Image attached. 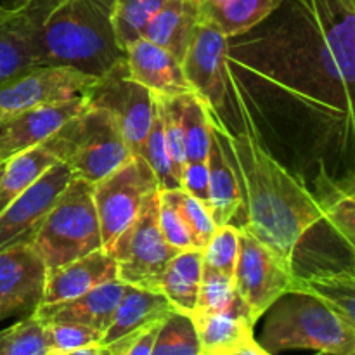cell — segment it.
<instances>
[{
  "label": "cell",
  "instance_id": "cell-11",
  "mask_svg": "<svg viewBox=\"0 0 355 355\" xmlns=\"http://www.w3.org/2000/svg\"><path fill=\"white\" fill-rule=\"evenodd\" d=\"M229 38L214 24L200 19L182 59V69L193 92L210 111L220 113L229 94Z\"/></svg>",
  "mask_w": 355,
  "mask_h": 355
},
{
  "label": "cell",
  "instance_id": "cell-5",
  "mask_svg": "<svg viewBox=\"0 0 355 355\" xmlns=\"http://www.w3.org/2000/svg\"><path fill=\"white\" fill-rule=\"evenodd\" d=\"M51 139L59 162L68 165L73 177L89 184H96L132 156L113 116L89 103Z\"/></svg>",
  "mask_w": 355,
  "mask_h": 355
},
{
  "label": "cell",
  "instance_id": "cell-26",
  "mask_svg": "<svg viewBox=\"0 0 355 355\" xmlns=\"http://www.w3.org/2000/svg\"><path fill=\"white\" fill-rule=\"evenodd\" d=\"M315 200L322 210V220L328 222L333 231L340 236L347 245L350 253L355 246V198H354V179L347 180L329 179L321 170L315 182Z\"/></svg>",
  "mask_w": 355,
  "mask_h": 355
},
{
  "label": "cell",
  "instance_id": "cell-39",
  "mask_svg": "<svg viewBox=\"0 0 355 355\" xmlns=\"http://www.w3.org/2000/svg\"><path fill=\"white\" fill-rule=\"evenodd\" d=\"M163 319H158V321L151 322V324L116 340L114 343L106 345L111 355H151L153 343H155V338L158 335V329L162 326Z\"/></svg>",
  "mask_w": 355,
  "mask_h": 355
},
{
  "label": "cell",
  "instance_id": "cell-8",
  "mask_svg": "<svg viewBox=\"0 0 355 355\" xmlns=\"http://www.w3.org/2000/svg\"><path fill=\"white\" fill-rule=\"evenodd\" d=\"M83 96L87 103L103 107L113 116L130 155H141L155 121L156 103L155 96L132 78L127 59H121L106 75L97 78Z\"/></svg>",
  "mask_w": 355,
  "mask_h": 355
},
{
  "label": "cell",
  "instance_id": "cell-22",
  "mask_svg": "<svg viewBox=\"0 0 355 355\" xmlns=\"http://www.w3.org/2000/svg\"><path fill=\"white\" fill-rule=\"evenodd\" d=\"M291 293L318 298L355 326V274L352 266L342 269H315L307 276L297 272Z\"/></svg>",
  "mask_w": 355,
  "mask_h": 355
},
{
  "label": "cell",
  "instance_id": "cell-44",
  "mask_svg": "<svg viewBox=\"0 0 355 355\" xmlns=\"http://www.w3.org/2000/svg\"><path fill=\"white\" fill-rule=\"evenodd\" d=\"M200 355H222V354H200Z\"/></svg>",
  "mask_w": 355,
  "mask_h": 355
},
{
  "label": "cell",
  "instance_id": "cell-45",
  "mask_svg": "<svg viewBox=\"0 0 355 355\" xmlns=\"http://www.w3.org/2000/svg\"><path fill=\"white\" fill-rule=\"evenodd\" d=\"M45 355H61V354H51V352H47Z\"/></svg>",
  "mask_w": 355,
  "mask_h": 355
},
{
  "label": "cell",
  "instance_id": "cell-6",
  "mask_svg": "<svg viewBox=\"0 0 355 355\" xmlns=\"http://www.w3.org/2000/svg\"><path fill=\"white\" fill-rule=\"evenodd\" d=\"M158 211L159 189L146 198L137 217L106 248L116 263L118 281L123 284L158 291L165 267L179 253L163 238Z\"/></svg>",
  "mask_w": 355,
  "mask_h": 355
},
{
  "label": "cell",
  "instance_id": "cell-34",
  "mask_svg": "<svg viewBox=\"0 0 355 355\" xmlns=\"http://www.w3.org/2000/svg\"><path fill=\"white\" fill-rule=\"evenodd\" d=\"M139 156L144 158L151 172L155 173L159 191L179 189L180 182L177 180L175 173H173L168 149H166L165 134H163L162 118H159L158 111L155 113V121H153L151 128H149V134L146 137L144 144H142L141 155Z\"/></svg>",
  "mask_w": 355,
  "mask_h": 355
},
{
  "label": "cell",
  "instance_id": "cell-24",
  "mask_svg": "<svg viewBox=\"0 0 355 355\" xmlns=\"http://www.w3.org/2000/svg\"><path fill=\"white\" fill-rule=\"evenodd\" d=\"M201 276H203L201 250H184L177 253L165 267L158 291L175 311L193 315L200 295Z\"/></svg>",
  "mask_w": 355,
  "mask_h": 355
},
{
  "label": "cell",
  "instance_id": "cell-2",
  "mask_svg": "<svg viewBox=\"0 0 355 355\" xmlns=\"http://www.w3.org/2000/svg\"><path fill=\"white\" fill-rule=\"evenodd\" d=\"M116 0H58L38 37V66H69L85 75H106L125 59L113 14Z\"/></svg>",
  "mask_w": 355,
  "mask_h": 355
},
{
  "label": "cell",
  "instance_id": "cell-30",
  "mask_svg": "<svg viewBox=\"0 0 355 355\" xmlns=\"http://www.w3.org/2000/svg\"><path fill=\"white\" fill-rule=\"evenodd\" d=\"M243 304L245 302L239 298L238 291H236L232 276H227V274L220 272V270H215L211 267L203 266L200 295H198V304L193 315L227 312Z\"/></svg>",
  "mask_w": 355,
  "mask_h": 355
},
{
  "label": "cell",
  "instance_id": "cell-42",
  "mask_svg": "<svg viewBox=\"0 0 355 355\" xmlns=\"http://www.w3.org/2000/svg\"><path fill=\"white\" fill-rule=\"evenodd\" d=\"M315 355H336V354H328V352H318Z\"/></svg>",
  "mask_w": 355,
  "mask_h": 355
},
{
  "label": "cell",
  "instance_id": "cell-1",
  "mask_svg": "<svg viewBox=\"0 0 355 355\" xmlns=\"http://www.w3.org/2000/svg\"><path fill=\"white\" fill-rule=\"evenodd\" d=\"M241 111L246 128L234 134L222 123L218 113L208 110L211 128L222 142L241 189L246 220L239 227L266 243L284 260L293 262L304 236L322 222V210L304 180L267 151L250 114Z\"/></svg>",
  "mask_w": 355,
  "mask_h": 355
},
{
  "label": "cell",
  "instance_id": "cell-23",
  "mask_svg": "<svg viewBox=\"0 0 355 355\" xmlns=\"http://www.w3.org/2000/svg\"><path fill=\"white\" fill-rule=\"evenodd\" d=\"M193 322L196 326L201 354H220L234 349L252 338L257 324L245 304L218 314L193 315Z\"/></svg>",
  "mask_w": 355,
  "mask_h": 355
},
{
  "label": "cell",
  "instance_id": "cell-14",
  "mask_svg": "<svg viewBox=\"0 0 355 355\" xmlns=\"http://www.w3.org/2000/svg\"><path fill=\"white\" fill-rule=\"evenodd\" d=\"M47 267L30 243L0 250V319L31 315L42 304Z\"/></svg>",
  "mask_w": 355,
  "mask_h": 355
},
{
  "label": "cell",
  "instance_id": "cell-20",
  "mask_svg": "<svg viewBox=\"0 0 355 355\" xmlns=\"http://www.w3.org/2000/svg\"><path fill=\"white\" fill-rule=\"evenodd\" d=\"M210 149L207 156L208 166V211L215 227L231 224L243 207L241 189L234 168L229 163L222 142L210 125Z\"/></svg>",
  "mask_w": 355,
  "mask_h": 355
},
{
  "label": "cell",
  "instance_id": "cell-28",
  "mask_svg": "<svg viewBox=\"0 0 355 355\" xmlns=\"http://www.w3.org/2000/svg\"><path fill=\"white\" fill-rule=\"evenodd\" d=\"M177 99H179L184 141H186L187 163L207 162L211 135L207 106L196 94H184Z\"/></svg>",
  "mask_w": 355,
  "mask_h": 355
},
{
  "label": "cell",
  "instance_id": "cell-35",
  "mask_svg": "<svg viewBox=\"0 0 355 355\" xmlns=\"http://www.w3.org/2000/svg\"><path fill=\"white\" fill-rule=\"evenodd\" d=\"M179 96L175 97H155L156 111L162 118L163 134H165L166 149H168L170 162H172L173 173L180 182L184 166H186V141H184L182 121H180L179 111Z\"/></svg>",
  "mask_w": 355,
  "mask_h": 355
},
{
  "label": "cell",
  "instance_id": "cell-29",
  "mask_svg": "<svg viewBox=\"0 0 355 355\" xmlns=\"http://www.w3.org/2000/svg\"><path fill=\"white\" fill-rule=\"evenodd\" d=\"M201 347L198 340L193 318L184 312L172 311L165 315L158 329L151 355H200Z\"/></svg>",
  "mask_w": 355,
  "mask_h": 355
},
{
  "label": "cell",
  "instance_id": "cell-17",
  "mask_svg": "<svg viewBox=\"0 0 355 355\" xmlns=\"http://www.w3.org/2000/svg\"><path fill=\"white\" fill-rule=\"evenodd\" d=\"M113 279H118L116 263L106 250H96L58 269L47 270L42 304L71 300Z\"/></svg>",
  "mask_w": 355,
  "mask_h": 355
},
{
  "label": "cell",
  "instance_id": "cell-18",
  "mask_svg": "<svg viewBox=\"0 0 355 355\" xmlns=\"http://www.w3.org/2000/svg\"><path fill=\"white\" fill-rule=\"evenodd\" d=\"M123 293V283L118 279L96 286L94 290L59 304H42L33 312L35 318L45 322H76L104 333L110 326L113 312Z\"/></svg>",
  "mask_w": 355,
  "mask_h": 355
},
{
  "label": "cell",
  "instance_id": "cell-38",
  "mask_svg": "<svg viewBox=\"0 0 355 355\" xmlns=\"http://www.w3.org/2000/svg\"><path fill=\"white\" fill-rule=\"evenodd\" d=\"M158 224L163 238H165V241L168 243L173 250H177V252L196 250L194 248L193 238H191L189 231H187L179 210H177L175 205L170 201V198L166 196V194H163L162 191H159Z\"/></svg>",
  "mask_w": 355,
  "mask_h": 355
},
{
  "label": "cell",
  "instance_id": "cell-27",
  "mask_svg": "<svg viewBox=\"0 0 355 355\" xmlns=\"http://www.w3.org/2000/svg\"><path fill=\"white\" fill-rule=\"evenodd\" d=\"M283 0H225L200 19L214 24L224 37L236 38L262 24L281 7Z\"/></svg>",
  "mask_w": 355,
  "mask_h": 355
},
{
  "label": "cell",
  "instance_id": "cell-10",
  "mask_svg": "<svg viewBox=\"0 0 355 355\" xmlns=\"http://www.w3.org/2000/svg\"><path fill=\"white\" fill-rule=\"evenodd\" d=\"M96 80L69 66H33L0 85V120L83 96Z\"/></svg>",
  "mask_w": 355,
  "mask_h": 355
},
{
  "label": "cell",
  "instance_id": "cell-12",
  "mask_svg": "<svg viewBox=\"0 0 355 355\" xmlns=\"http://www.w3.org/2000/svg\"><path fill=\"white\" fill-rule=\"evenodd\" d=\"M58 0H19L0 3V85L38 66V37Z\"/></svg>",
  "mask_w": 355,
  "mask_h": 355
},
{
  "label": "cell",
  "instance_id": "cell-32",
  "mask_svg": "<svg viewBox=\"0 0 355 355\" xmlns=\"http://www.w3.org/2000/svg\"><path fill=\"white\" fill-rule=\"evenodd\" d=\"M47 352L44 324L33 314L0 331V355H45Z\"/></svg>",
  "mask_w": 355,
  "mask_h": 355
},
{
  "label": "cell",
  "instance_id": "cell-4",
  "mask_svg": "<svg viewBox=\"0 0 355 355\" xmlns=\"http://www.w3.org/2000/svg\"><path fill=\"white\" fill-rule=\"evenodd\" d=\"M47 270L103 248L92 184L71 177L33 239Z\"/></svg>",
  "mask_w": 355,
  "mask_h": 355
},
{
  "label": "cell",
  "instance_id": "cell-31",
  "mask_svg": "<svg viewBox=\"0 0 355 355\" xmlns=\"http://www.w3.org/2000/svg\"><path fill=\"white\" fill-rule=\"evenodd\" d=\"M168 0H116L113 23L118 44L125 51L130 42L141 38L146 24Z\"/></svg>",
  "mask_w": 355,
  "mask_h": 355
},
{
  "label": "cell",
  "instance_id": "cell-36",
  "mask_svg": "<svg viewBox=\"0 0 355 355\" xmlns=\"http://www.w3.org/2000/svg\"><path fill=\"white\" fill-rule=\"evenodd\" d=\"M44 329L51 354H69L83 347L96 345L103 338L101 331L76 322H45Z\"/></svg>",
  "mask_w": 355,
  "mask_h": 355
},
{
  "label": "cell",
  "instance_id": "cell-25",
  "mask_svg": "<svg viewBox=\"0 0 355 355\" xmlns=\"http://www.w3.org/2000/svg\"><path fill=\"white\" fill-rule=\"evenodd\" d=\"M55 163H59V156L52 139L7 159L0 177V211L33 186Z\"/></svg>",
  "mask_w": 355,
  "mask_h": 355
},
{
  "label": "cell",
  "instance_id": "cell-41",
  "mask_svg": "<svg viewBox=\"0 0 355 355\" xmlns=\"http://www.w3.org/2000/svg\"><path fill=\"white\" fill-rule=\"evenodd\" d=\"M64 355H111L110 349L106 345H101V343H96V345L83 347V349L73 350V352L64 354Z\"/></svg>",
  "mask_w": 355,
  "mask_h": 355
},
{
  "label": "cell",
  "instance_id": "cell-9",
  "mask_svg": "<svg viewBox=\"0 0 355 355\" xmlns=\"http://www.w3.org/2000/svg\"><path fill=\"white\" fill-rule=\"evenodd\" d=\"M158 189V180L142 156H130L118 168L92 184L104 250L137 217L146 198Z\"/></svg>",
  "mask_w": 355,
  "mask_h": 355
},
{
  "label": "cell",
  "instance_id": "cell-40",
  "mask_svg": "<svg viewBox=\"0 0 355 355\" xmlns=\"http://www.w3.org/2000/svg\"><path fill=\"white\" fill-rule=\"evenodd\" d=\"M180 187L191 196L200 200L207 207L208 205V166L207 162L186 163L182 177H180Z\"/></svg>",
  "mask_w": 355,
  "mask_h": 355
},
{
  "label": "cell",
  "instance_id": "cell-16",
  "mask_svg": "<svg viewBox=\"0 0 355 355\" xmlns=\"http://www.w3.org/2000/svg\"><path fill=\"white\" fill-rule=\"evenodd\" d=\"M125 59L132 78L155 97L194 94L184 75L182 64L165 49L141 37L125 47Z\"/></svg>",
  "mask_w": 355,
  "mask_h": 355
},
{
  "label": "cell",
  "instance_id": "cell-37",
  "mask_svg": "<svg viewBox=\"0 0 355 355\" xmlns=\"http://www.w3.org/2000/svg\"><path fill=\"white\" fill-rule=\"evenodd\" d=\"M239 250V227L232 224L215 227L210 241L207 243L203 253V266L211 267L215 270L232 276L234 274L236 260Z\"/></svg>",
  "mask_w": 355,
  "mask_h": 355
},
{
  "label": "cell",
  "instance_id": "cell-15",
  "mask_svg": "<svg viewBox=\"0 0 355 355\" xmlns=\"http://www.w3.org/2000/svg\"><path fill=\"white\" fill-rule=\"evenodd\" d=\"M85 106V96H78L64 103L33 107L0 120V163L51 139Z\"/></svg>",
  "mask_w": 355,
  "mask_h": 355
},
{
  "label": "cell",
  "instance_id": "cell-7",
  "mask_svg": "<svg viewBox=\"0 0 355 355\" xmlns=\"http://www.w3.org/2000/svg\"><path fill=\"white\" fill-rule=\"evenodd\" d=\"M295 277L293 262L284 260L266 243L239 227V250L232 279L253 321L259 322L277 298L291 293Z\"/></svg>",
  "mask_w": 355,
  "mask_h": 355
},
{
  "label": "cell",
  "instance_id": "cell-3",
  "mask_svg": "<svg viewBox=\"0 0 355 355\" xmlns=\"http://www.w3.org/2000/svg\"><path fill=\"white\" fill-rule=\"evenodd\" d=\"M263 315L266 322L257 342L270 355L295 349L355 355V326L318 298L286 293Z\"/></svg>",
  "mask_w": 355,
  "mask_h": 355
},
{
  "label": "cell",
  "instance_id": "cell-13",
  "mask_svg": "<svg viewBox=\"0 0 355 355\" xmlns=\"http://www.w3.org/2000/svg\"><path fill=\"white\" fill-rule=\"evenodd\" d=\"M71 177L73 173L66 163H55L33 186L0 211V250L21 243L33 245L38 229Z\"/></svg>",
  "mask_w": 355,
  "mask_h": 355
},
{
  "label": "cell",
  "instance_id": "cell-33",
  "mask_svg": "<svg viewBox=\"0 0 355 355\" xmlns=\"http://www.w3.org/2000/svg\"><path fill=\"white\" fill-rule=\"evenodd\" d=\"M162 193L166 194L179 210L180 217H182L184 224H186L187 231L193 238L194 248L203 250L207 243L210 241L211 234L215 232V224L211 220L208 208L200 200L186 193L182 187H179V189H165Z\"/></svg>",
  "mask_w": 355,
  "mask_h": 355
},
{
  "label": "cell",
  "instance_id": "cell-43",
  "mask_svg": "<svg viewBox=\"0 0 355 355\" xmlns=\"http://www.w3.org/2000/svg\"><path fill=\"white\" fill-rule=\"evenodd\" d=\"M2 172H3V163H0V177H2Z\"/></svg>",
  "mask_w": 355,
  "mask_h": 355
},
{
  "label": "cell",
  "instance_id": "cell-19",
  "mask_svg": "<svg viewBox=\"0 0 355 355\" xmlns=\"http://www.w3.org/2000/svg\"><path fill=\"white\" fill-rule=\"evenodd\" d=\"M175 309L158 291L123 284V293L113 312L110 326L103 333L101 345H110L151 322L163 319Z\"/></svg>",
  "mask_w": 355,
  "mask_h": 355
},
{
  "label": "cell",
  "instance_id": "cell-21",
  "mask_svg": "<svg viewBox=\"0 0 355 355\" xmlns=\"http://www.w3.org/2000/svg\"><path fill=\"white\" fill-rule=\"evenodd\" d=\"M198 21H200L198 0H168L146 24L141 37L159 45L177 61L182 62Z\"/></svg>",
  "mask_w": 355,
  "mask_h": 355
}]
</instances>
